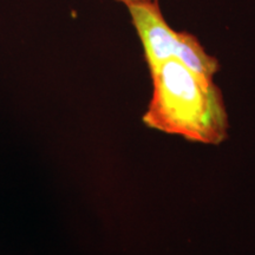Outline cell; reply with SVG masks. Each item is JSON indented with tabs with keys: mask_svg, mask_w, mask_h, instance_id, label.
<instances>
[{
	"mask_svg": "<svg viewBox=\"0 0 255 255\" xmlns=\"http://www.w3.org/2000/svg\"><path fill=\"white\" fill-rule=\"evenodd\" d=\"M152 78V96L143 115L146 127L193 142L219 145L227 138L228 115L221 90L171 59Z\"/></svg>",
	"mask_w": 255,
	"mask_h": 255,
	"instance_id": "obj_1",
	"label": "cell"
},
{
	"mask_svg": "<svg viewBox=\"0 0 255 255\" xmlns=\"http://www.w3.org/2000/svg\"><path fill=\"white\" fill-rule=\"evenodd\" d=\"M126 6L142 41L150 73H154L168 60L176 59L181 62L197 41L193 34L176 32L169 26L156 0L132 1Z\"/></svg>",
	"mask_w": 255,
	"mask_h": 255,
	"instance_id": "obj_2",
	"label": "cell"
},
{
	"mask_svg": "<svg viewBox=\"0 0 255 255\" xmlns=\"http://www.w3.org/2000/svg\"><path fill=\"white\" fill-rule=\"evenodd\" d=\"M117 1H122L124 4H128V2H132V1H143V0H117Z\"/></svg>",
	"mask_w": 255,
	"mask_h": 255,
	"instance_id": "obj_3",
	"label": "cell"
}]
</instances>
